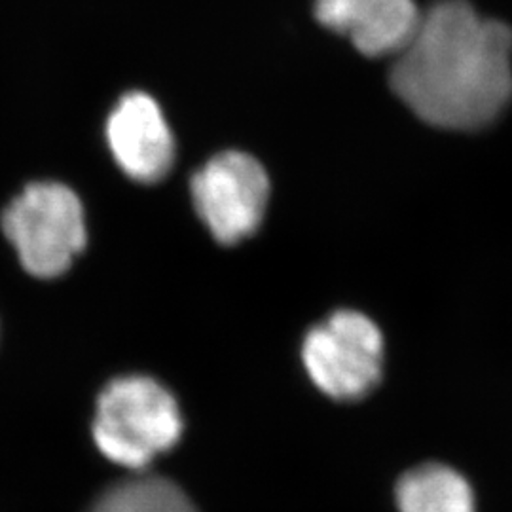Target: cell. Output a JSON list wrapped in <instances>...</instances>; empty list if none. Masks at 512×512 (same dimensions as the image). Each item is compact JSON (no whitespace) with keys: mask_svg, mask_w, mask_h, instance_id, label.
Returning <instances> with one entry per match:
<instances>
[{"mask_svg":"<svg viewBox=\"0 0 512 512\" xmlns=\"http://www.w3.org/2000/svg\"><path fill=\"white\" fill-rule=\"evenodd\" d=\"M393 93L429 126L471 131L512 99V31L467 0H440L395 55Z\"/></svg>","mask_w":512,"mask_h":512,"instance_id":"6da1fadb","label":"cell"},{"mask_svg":"<svg viewBox=\"0 0 512 512\" xmlns=\"http://www.w3.org/2000/svg\"><path fill=\"white\" fill-rule=\"evenodd\" d=\"M183 427L179 403L164 385L148 376H126L99 395L93 437L112 463L143 471L181 440Z\"/></svg>","mask_w":512,"mask_h":512,"instance_id":"7a4b0ae2","label":"cell"},{"mask_svg":"<svg viewBox=\"0 0 512 512\" xmlns=\"http://www.w3.org/2000/svg\"><path fill=\"white\" fill-rule=\"evenodd\" d=\"M2 232L21 266L40 279L65 274L88 243L84 205L55 181L27 184L2 213Z\"/></svg>","mask_w":512,"mask_h":512,"instance_id":"3957f363","label":"cell"},{"mask_svg":"<svg viewBox=\"0 0 512 512\" xmlns=\"http://www.w3.org/2000/svg\"><path fill=\"white\" fill-rule=\"evenodd\" d=\"M311 382L334 401H361L382 380L384 338L372 319L336 311L308 332L302 346Z\"/></svg>","mask_w":512,"mask_h":512,"instance_id":"277c9868","label":"cell"},{"mask_svg":"<svg viewBox=\"0 0 512 512\" xmlns=\"http://www.w3.org/2000/svg\"><path fill=\"white\" fill-rule=\"evenodd\" d=\"M198 217L213 238L234 245L260 226L270 198V181L253 156L228 150L213 156L190 181Z\"/></svg>","mask_w":512,"mask_h":512,"instance_id":"5b68a950","label":"cell"},{"mask_svg":"<svg viewBox=\"0 0 512 512\" xmlns=\"http://www.w3.org/2000/svg\"><path fill=\"white\" fill-rule=\"evenodd\" d=\"M114 162L137 183H158L175 160V141L160 105L143 92H129L107 120Z\"/></svg>","mask_w":512,"mask_h":512,"instance_id":"8992f818","label":"cell"},{"mask_svg":"<svg viewBox=\"0 0 512 512\" xmlns=\"http://www.w3.org/2000/svg\"><path fill=\"white\" fill-rule=\"evenodd\" d=\"M315 18L368 57L397 55L414 35L416 0H315Z\"/></svg>","mask_w":512,"mask_h":512,"instance_id":"52a82bcc","label":"cell"},{"mask_svg":"<svg viewBox=\"0 0 512 512\" xmlns=\"http://www.w3.org/2000/svg\"><path fill=\"white\" fill-rule=\"evenodd\" d=\"M397 505L401 512H476L469 482L439 463L406 473L397 486Z\"/></svg>","mask_w":512,"mask_h":512,"instance_id":"ba28073f","label":"cell"},{"mask_svg":"<svg viewBox=\"0 0 512 512\" xmlns=\"http://www.w3.org/2000/svg\"><path fill=\"white\" fill-rule=\"evenodd\" d=\"M90 512H198L183 490L162 476H135L112 486Z\"/></svg>","mask_w":512,"mask_h":512,"instance_id":"9c48e42d","label":"cell"}]
</instances>
